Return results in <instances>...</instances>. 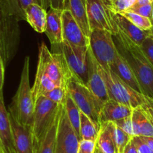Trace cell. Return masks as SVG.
<instances>
[{
	"label": "cell",
	"mask_w": 153,
	"mask_h": 153,
	"mask_svg": "<svg viewBox=\"0 0 153 153\" xmlns=\"http://www.w3.org/2000/svg\"><path fill=\"white\" fill-rule=\"evenodd\" d=\"M112 24V23H111ZM113 38L119 53L127 61L139 83L141 93L153 99V66L140 47L112 24Z\"/></svg>",
	"instance_id": "obj_1"
},
{
	"label": "cell",
	"mask_w": 153,
	"mask_h": 153,
	"mask_svg": "<svg viewBox=\"0 0 153 153\" xmlns=\"http://www.w3.org/2000/svg\"><path fill=\"white\" fill-rule=\"evenodd\" d=\"M29 57L26 56L20 84L13 98L12 103L10 104L9 113L19 124L32 126L35 110V101L29 83Z\"/></svg>",
	"instance_id": "obj_2"
},
{
	"label": "cell",
	"mask_w": 153,
	"mask_h": 153,
	"mask_svg": "<svg viewBox=\"0 0 153 153\" xmlns=\"http://www.w3.org/2000/svg\"><path fill=\"white\" fill-rule=\"evenodd\" d=\"M68 92L80 111L91 119L99 130L100 113L104 102L95 96L74 74H71L66 80Z\"/></svg>",
	"instance_id": "obj_3"
},
{
	"label": "cell",
	"mask_w": 153,
	"mask_h": 153,
	"mask_svg": "<svg viewBox=\"0 0 153 153\" xmlns=\"http://www.w3.org/2000/svg\"><path fill=\"white\" fill-rule=\"evenodd\" d=\"M101 73L107 86L109 99L128 106L132 109L147 102V97L125 83L113 71H106L101 68Z\"/></svg>",
	"instance_id": "obj_4"
},
{
	"label": "cell",
	"mask_w": 153,
	"mask_h": 153,
	"mask_svg": "<svg viewBox=\"0 0 153 153\" xmlns=\"http://www.w3.org/2000/svg\"><path fill=\"white\" fill-rule=\"evenodd\" d=\"M89 47L101 67L106 71H110V65L118 54L113 33L103 29L92 30Z\"/></svg>",
	"instance_id": "obj_5"
},
{
	"label": "cell",
	"mask_w": 153,
	"mask_h": 153,
	"mask_svg": "<svg viewBox=\"0 0 153 153\" xmlns=\"http://www.w3.org/2000/svg\"><path fill=\"white\" fill-rule=\"evenodd\" d=\"M60 104L50 101L45 96L38 97L35 101L32 120L34 146L45 136L53 122L56 117Z\"/></svg>",
	"instance_id": "obj_6"
},
{
	"label": "cell",
	"mask_w": 153,
	"mask_h": 153,
	"mask_svg": "<svg viewBox=\"0 0 153 153\" xmlns=\"http://www.w3.org/2000/svg\"><path fill=\"white\" fill-rule=\"evenodd\" d=\"M53 51H59L64 55L69 69L75 76L86 86L88 73L86 64V53L88 48L75 46L66 41L62 43L52 45Z\"/></svg>",
	"instance_id": "obj_7"
},
{
	"label": "cell",
	"mask_w": 153,
	"mask_h": 153,
	"mask_svg": "<svg viewBox=\"0 0 153 153\" xmlns=\"http://www.w3.org/2000/svg\"><path fill=\"white\" fill-rule=\"evenodd\" d=\"M64 103L60 105L55 153H78L80 140L68 118Z\"/></svg>",
	"instance_id": "obj_8"
},
{
	"label": "cell",
	"mask_w": 153,
	"mask_h": 153,
	"mask_svg": "<svg viewBox=\"0 0 153 153\" xmlns=\"http://www.w3.org/2000/svg\"><path fill=\"white\" fill-rule=\"evenodd\" d=\"M86 64H87V87L102 102L109 100L107 86L101 73V67L95 59L89 47L86 53Z\"/></svg>",
	"instance_id": "obj_9"
},
{
	"label": "cell",
	"mask_w": 153,
	"mask_h": 153,
	"mask_svg": "<svg viewBox=\"0 0 153 153\" xmlns=\"http://www.w3.org/2000/svg\"><path fill=\"white\" fill-rule=\"evenodd\" d=\"M86 8L91 31L103 29L113 33L110 10L102 0H86Z\"/></svg>",
	"instance_id": "obj_10"
},
{
	"label": "cell",
	"mask_w": 153,
	"mask_h": 153,
	"mask_svg": "<svg viewBox=\"0 0 153 153\" xmlns=\"http://www.w3.org/2000/svg\"><path fill=\"white\" fill-rule=\"evenodd\" d=\"M63 41H66L75 46L88 48L89 46V38H88L81 28L72 17L68 10H63L62 14Z\"/></svg>",
	"instance_id": "obj_11"
},
{
	"label": "cell",
	"mask_w": 153,
	"mask_h": 153,
	"mask_svg": "<svg viewBox=\"0 0 153 153\" xmlns=\"http://www.w3.org/2000/svg\"><path fill=\"white\" fill-rule=\"evenodd\" d=\"M110 15L112 24L140 47L146 38L151 34V29L144 31L139 29L120 13H113L110 11Z\"/></svg>",
	"instance_id": "obj_12"
},
{
	"label": "cell",
	"mask_w": 153,
	"mask_h": 153,
	"mask_svg": "<svg viewBox=\"0 0 153 153\" xmlns=\"http://www.w3.org/2000/svg\"><path fill=\"white\" fill-rule=\"evenodd\" d=\"M0 142L4 153H17L10 114L5 106L2 90L0 91Z\"/></svg>",
	"instance_id": "obj_13"
},
{
	"label": "cell",
	"mask_w": 153,
	"mask_h": 153,
	"mask_svg": "<svg viewBox=\"0 0 153 153\" xmlns=\"http://www.w3.org/2000/svg\"><path fill=\"white\" fill-rule=\"evenodd\" d=\"M10 120L17 153H34V140L32 126L19 124L11 117V115Z\"/></svg>",
	"instance_id": "obj_14"
},
{
	"label": "cell",
	"mask_w": 153,
	"mask_h": 153,
	"mask_svg": "<svg viewBox=\"0 0 153 153\" xmlns=\"http://www.w3.org/2000/svg\"><path fill=\"white\" fill-rule=\"evenodd\" d=\"M133 109L127 105L109 99L104 103L100 113V121L115 122L131 117Z\"/></svg>",
	"instance_id": "obj_15"
},
{
	"label": "cell",
	"mask_w": 153,
	"mask_h": 153,
	"mask_svg": "<svg viewBox=\"0 0 153 153\" xmlns=\"http://www.w3.org/2000/svg\"><path fill=\"white\" fill-rule=\"evenodd\" d=\"M131 122L134 136L153 137V120L142 106L133 109Z\"/></svg>",
	"instance_id": "obj_16"
},
{
	"label": "cell",
	"mask_w": 153,
	"mask_h": 153,
	"mask_svg": "<svg viewBox=\"0 0 153 153\" xmlns=\"http://www.w3.org/2000/svg\"><path fill=\"white\" fill-rule=\"evenodd\" d=\"M62 10L50 8L47 11V23L45 33L51 45H56L63 42Z\"/></svg>",
	"instance_id": "obj_17"
},
{
	"label": "cell",
	"mask_w": 153,
	"mask_h": 153,
	"mask_svg": "<svg viewBox=\"0 0 153 153\" xmlns=\"http://www.w3.org/2000/svg\"><path fill=\"white\" fill-rule=\"evenodd\" d=\"M110 71L118 76L119 78L123 80L125 83L128 85L137 92L141 93L140 88L135 77L134 74L132 71L127 61L119 53V52L114 62L110 65Z\"/></svg>",
	"instance_id": "obj_18"
},
{
	"label": "cell",
	"mask_w": 153,
	"mask_h": 153,
	"mask_svg": "<svg viewBox=\"0 0 153 153\" xmlns=\"http://www.w3.org/2000/svg\"><path fill=\"white\" fill-rule=\"evenodd\" d=\"M65 9L70 11L82 31L89 38L91 30L88 21L86 0H65Z\"/></svg>",
	"instance_id": "obj_19"
},
{
	"label": "cell",
	"mask_w": 153,
	"mask_h": 153,
	"mask_svg": "<svg viewBox=\"0 0 153 153\" xmlns=\"http://www.w3.org/2000/svg\"><path fill=\"white\" fill-rule=\"evenodd\" d=\"M116 124L113 122L101 123L98 130L96 146L104 153H117L115 141Z\"/></svg>",
	"instance_id": "obj_20"
},
{
	"label": "cell",
	"mask_w": 153,
	"mask_h": 153,
	"mask_svg": "<svg viewBox=\"0 0 153 153\" xmlns=\"http://www.w3.org/2000/svg\"><path fill=\"white\" fill-rule=\"evenodd\" d=\"M26 20L37 32H45L47 23V11L39 4L34 3L26 8Z\"/></svg>",
	"instance_id": "obj_21"
},
{
	"label": "cell",
	"mask_w": 153,
	"mask_h": 153,
	"mask_svg": "<svg viewBox=\"0 0 153 153\" xmlns=\"http://www.w3.org/2000/svg\"><path fill=\"white\" fill-rule=\"evenodd\" d=\"M61 105V104H60ZM60 116V106L56 117L43 139L34 146V153H55L57 127Z\"/></svg>",
	"instance_id": "obj_22"
},
{
	"label": "cell",
	"mask_w": 153,
	"mask_h": 153,
	"mask_svg": "<svg viewBox=\"0 0 153 153\" xmlns=\"http://www.w3.org/2000/svg\"><path fill=\"white\" fill-rule=\"evenodd\" d=\"M55 87H56L55 83L47 75L40 71L37 70L35 82L32 87V93L34 101H35L38 97L43 96L44 94L52 90Z\"/></svg>",
	"instance_id": "obj_23"
},
{
	"label": "cell",
	"mask_w": 153,
	"mask_h": 153,
	"mask_svg": "<svg viewBox=\"0 0 153 153\" xmlns=\"http://www.w3.org/2000/svg\"><path fill=\"white\" fill-rule=\"evenodd\" d=\"M98 128L89 117L80 111V140L96 141Z\"/></svg>",
	"instance_id": "obj_24"
},
{
	"label": "cell",
	"mask_w": 153,
	"mask_h": 153,
	"mask_svg": "<svg viewBox=\"0 0 153 153\" xmlns=\"http://www.w3.org/2000/svg\"><path fill=\"white\" fill-rule=\"evenodd\" d=\"M65 108L68 118L70 121L71 124L73 126L74 129L76 131V134L80 138V110L78 107L74 102L73 99L68 92L66 95L65 101L64 103Z\"/></svg>",
	"instance_id": "obj_25"
},
{
	"label": "cell",
	"mask_w": 153,
	"mask_h": 153,
	"mask_svg": "<svg viewBox=\"0 0 153 153\" xmlns=\"http://www.w3.org/2000/svg\"><path fill=\"white\" fill-rule=\"evenodd\" d=\"M137 0H104V3L110 11L121 13L128 11L136 3Z\"/></svg>",
	"instance_id": "obj_26"
},
{
	"label": "cell",
	"mask_w": 153,
	"mask_h": 153,
	"mask_svg": "<svg viewBox=\"0 0 153 153\" xmlns=\"http://www.w3.org/2000/svg\"><path fill=\"white\" fill-rule=\"evenodd\" d=\"M124 17H126L128 20H130L133 24H134L137 27L144 31H148L152 29V24L149 18L143 17L137 14L131 12V11H125L121 13Z\"/></svg>",
	"instance_id": "obj_27"
},
{
	"label": "cell",
	"mask_w": 153,
	"mask_h": 153,
	"mask_svg": "<svg viewBox=\"0 0 153 153\" xmlns=\"http://www.w3.org/2000/svg\"><path fill=\"white\" fill-rule=\"evenodd\" d=\"M133 137L128 134L126 132L122 130L120 128L116 126L115 130V141L117 146V153H123L126 146L131 141Z\"/></svg>",
	"instance_id": "obj_28"
},
{
	"label": "cell",
	"mask_w": 153,
	"mask_h": 153,
	"mask_svg": "<svg viewBox=\"0 0 153 153\" xmlns=\"http://www.w3.org/2000/svg\"><path fill=\"white\" fill-rule=\"evenodd\" d=\"M67 94V88L56 86V87H55L53 89H52V90L49 91V92L44 94L43 96H45V98L49 99L50 101L56 103V104H63V103L65 102V98Z\"/></svg>",
	"instance_id": "obj_29"
},
{
	"label": "cell",
	"mask_w": 153,
	"mask_h": 153,
	"mask_svg": "<svg viewBox=\"0 0 153 153\" xmlns=\"http://www.w3.org/2000/svg\"><path fill=\"white\" fill-rule=\"evenodd\" d=\"M140 48L148 61L153 66V38L151 34L143 41Z\"/></svg>",
	"instance_id": "obj_30"
},
{
	"label": "cell",
	"mask_w": 153,
	"mask_h": 153,
	"mask_svg": "<svg viewBox=\"0 0 153 153\" xmlns=\"http://www.w3.org/2000/svg\"><path fill=\"white\" fill-rule=\"evenodd\" d=\"M96 141L80 140L79 143L78 153H94Z\"/></svg>",
	"instance_id": "obj_31"
},
{
	"label": "cell",
	"mask_w": 153,
	"mask_h": 153,
	"mask_svg": "<svg viewBox=\"0 0 153 153\" xmlns=\"http://www.w3.org/2000/svg\"><path fill=\"white\" fill-rule=\"evenodd\" d=\"M131 140L136 146L138 153H153L151 148L141 139L140 137L134 136Z\"/></svg>",
	"instance_id": "obj_32"
},
{
	"label": "cell",
	"mask_w": 153,
	"mask_h": 153,
	"mask_svg": "<svg viewBox=\"0 0 153 153\" xmlns=\"http://www.w3.org/2000/svg\"><path fill=\"white\" fill-rule=\"evenodd\" d=\"M116 126H118L119 128L124 131L125 132L129 134L130 136L134 137L133 133V128H132V122H131V117H128V118L123 119V120H120L119 121L115 122Z\"/></svg>",
	"instance_id": "obj_33"
},
{
	"label": "cell",
	"mask_w": 153,
	"mask_h": 153,
	"mask_svg": "<svg viewBox=\"0 0 153 153\" xmlns=\"http://www.w3.org/2000/svg\"><path fill=\"white\" fill-rule=\"evenodd\" d=\"M127 11H131V12L139 14V15L143 16V17L150 18L152 12V4L140 5V6H133Z\"/></svg>",
	"instance_id": "obj_34"
},
{
	"label": "cell",
	"mask_w": 153,
	"mask_h": 153,
	"mask_svg": "<svg viewBox=\"0 0 153 153\" xmlns=\"http://www.w3.org/2000/svg\"><path fill=\"white\" fill-rule=\"evenodd\" d=\"M65 0H51V8L54 9L64 10Z\"/></svg>",
	"instance_id": "obj_35"
},
{
	"label": "cell",
	"mask_w": 153,
	"mask_h": 153,
	"mask_svg": "<svg viewBox=\"0 0 153 153\" xmlns=\"http://www.w3.org/2000/svg\"><path fill=\"white\" fill-rule=\"evenodd\" d=\"M4 73H5V69H4V62L2 56H0V91L2 90L4 84Z\"/></svg>",
	"instance_id": "obj_36"
},
{
	"label": "cell",
	"mask_w": 153,
	"mask_h": 153,
	"mask_svg": "<svg viewBox=\"0 0 153 153\" xmlns=\"http://www.w3.org/2000/svg\"><path fill=\"white\" fill-rule=\"evenodd\" d=\"M123 153H138L136 146H135L134 143H133L132 140H131L130 142H129L128 143V145L126 146V149H125L124 150V152Z\"/></svg>",
	"instance_id": "obj_37"
},
{
	"label": "cell",
	"mask_w": 153,
	"mask_h": 153,
	"mask_svg": "<svg viewBox=\"0 0 153 153\" xmlns=\"http://www.w3.org/2000/svg\"><path fill=\"white\" fill-rule=\"evenodd\" d=\"M140 137L141 139L151 148V149L153 151V137H144V136H139Z\"/></svg>",
	"instance_id": "obj_38"
},
{
	"label": "cell",
	"mask_w": 153,
	"mask_h": 153,
	"mask_svg": "<svg viewBox=\"0 0 153 153\" xmlns=\"http://www.w3.org/2000/svg\"><path fill=\"white\" fill-rule=\"evenodd\" d=\"M153 0H137L136 3L134 6H140V5H146L149 4H152Z\"/></svg>",
	"instance_id": "obj_39"
},
{
	"label": "cell",
	"mask_w": 153,
	"mask_h": 153,
	"mask_svg": "<svg viewBox=\"0 0 153 153\" xmlns=\"http://www.w3.org/2000/svg\"><path fill=\"white\" fill-rule=\"evenodd\" d=\"M41 2H42V6L47 11L51 8V0H41Z\"/></svg>",
	"instance_id": "obj_40"
},
{
	"label": "cell",
	"mask_w": 153,
	"mask_h": 153,
	"mask_svg": "<svg viewBox=\"0 0 153 153\" xmlns=\"http://www.w3.org/2000/svg\"><path fill=\"white\" fill-rule=\"evenodd\" d=\"M149 20L152 24V29H153V2H152V12H151V16H150Z\"/></svg>",
	"instance_id": "obj_41"
},
{
	"label": "cell",
	"mask_w": 153,
	"mask_h": 153,
	"mask_svg": "<svg viewBox=\"0 0 153 153\" xmlns=\"http://www.w3.org/2000/svg\"><path fill=\"white\" fill-rule=\"evenodd\" d=\"M94 153H104V152H103L101 151V150L96 146L95 149V151H94Z\"/></svg>",
	"instance_id": "obj_42"
},
{
	"label": "cell",
	"mask_w": 153,
	"mask_h": 153,
	"mask_svg": "<svg viewBox=\"0 0 153 153\" xmlns=\"http://www.w3.org/2000/svg\"><path fill=\"white\" fill-rule=\"evenodd\" d=\"M37 2H38V3L39 4V5H42V2H41V0H37Z\"/></svg>",
	"instance_id": "obj_43"
},
{
	"label": "cell",
	"mask_w": 153,
	"mask_h": 153,
	"mask_svg": "<svg viewBox=\"0 0 153 153\" xmlns=\"http://www.w3.org/2000/svg\"><path fill=\"white\" fill-rule=\"evenodd\" d=\"M151 35H152V37L153 38V29H151Z\"/></svg>",
	"instance_id": "obj_44"
},
{
	"label": "cell",
	"mask_w": 153,
	"mask_h": 153,
	"mask_svg": "<svg viewBox=\"0 0 153 153\" xmlns=\"http://www.w3.org/2000/svg\"><path fill=\"white\" fill-rule=\"evenodd\" d=\"M0 149L2 150V145H1V142H0ZM3 151V150H2Z\"/></svg>",
	"instance_id": "obj_45"
},
{
	"label": "cell",
	"mask_w": 153,
	"mask_h": 153,
	"mask_svg": "<svg viewBox=\"0 0 153 153\" xmlns=\"http://www.w3.org/2000/svg\"><path fill=\"white\" fill-rule=\"evenodd\" d=\"M0 153H4V152L2 151V150H1V149H0Z\"/></svg>",
	"instance_id": "obj_46"
},
{
	"label": "cell",
	"mask_w": 153,
	"mask_h": 153,
	"mask_svg": "<svg viewBox=\"0 0 153 153\" xmlns=\"http://www.w3.org/2000/svg\"><path fill=\"white\" fill-rule=\"evenodd\" d=\"M0 56H1V47H0Z\"/></svg>",
	"instance_id": "obj_47"
},
{
	"label": "cell",
	"mask_w": 153,
	"mask_h": 153,
	"mask_svg": "<svg viewBox=\"0 0 153 153\" xmlns=\"http://www.w3.org/2000/svg\"><path fill=\"white\" fill-rule=\"evenodd\" d=\"M102 1H103V2H104V0H102Z\"/></svg>",
	"instance_id": "obj_48"
},
{
	"label": "cell",
	"mask_w": 153,
	"mask_h": 153,
	"mask_svg": "<svg viewBox=\"0 0 153 153\" xmlns=\"http://www.w3.org/2000/svg\"><path fill=\"white\" fill-rule=\"evenodd\" d=\"M0 1H1V0H0Z\"/></svg>",
	"instance_id": "obj_49"
}]
</instances>
